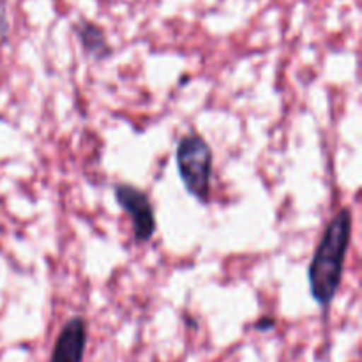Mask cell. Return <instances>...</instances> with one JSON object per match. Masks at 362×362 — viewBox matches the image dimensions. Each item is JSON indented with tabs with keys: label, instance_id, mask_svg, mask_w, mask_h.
<instances>
[{
	"label": "cell",
	"instance_id": "6da1fadb",
	"mask_svg": "<svg viewBox=\"0 0 362 362\" xmlns=\"http://www.w3.org/2000/svg\"><path fill=\"white\" fill-rule=\"evenodd\" d=\"M352 228L354 221L350 209L345 207L338 211V214L332 216L315 247L313 258L308 269L311 297L325 310L336 299L341 286L346 253L352 240Z\"/></svg>",
	"mask_w": 362,
	"mask_h": 362
},
{
	"label": "cell",
	"instance_id": "7a4b0ae2",
	"mask_svg": "<svg viewBox=\"0 0 362 362\" xmlns=\"http://www.w3.org/2000/svg\"><path fill=\"white\" fill-rule=\"evenodd\" d=\"M175 161L187 193L200 204H207L211 200L214 172V154L207 140L198 131H187L177 141Z\"/></svg>",
	"mask_w": 362,
	"mask_h": 362
},
{
	"label": "cell",
	"instance_id": "3957f363",
	"mask_svg": "<svg viewBox=\"0 0 362 362\" xmlns=\"http://www.w3.org/2000/svg\"><path fill=\"white\" fill-rule=\"evenodd\" d=\"M115 200L129 218L134 240L140 244L152 240L158 223H156V212L151 198L140 187L131 186V184H117Z\"/></svg>",
	"mask_w": 362,
	"mask_h": 362
},
{
	"label": "cell",
	"instance_id": "277c9868",
	"mask_svg": "<svg viewBox=\"0 0 362 362\" xmlns=\"http://www.w3.org/2000/svg\"><path fill=\"white\" fill-rule=\"evenodd\" d=\"M88 343V324L83 317H73L62 325L48 362H83Z\"/></svg>",
	"mask_w": 362,
	"mask_h": 362
},
{
	"label": "cell",
	"instance_id": "5b68a950",
	"mask_svg": "<svg viewBox=\"0 0 362 362\" xmlns=\"http://www.w3.org/2000/svg\"><path fill=\"white\" fill-rule=\"evenodd\" d=\"M73 32L87 55L94 57L95 60H105L112 57L113 49L106 37V32L98 23L88 20H78L73 23Z\"/></svg>",
	"mask_w": 362,
	"mask_h": 362
},
{
	"label": "cell",
	"instance_id": "8992f818",
	"mask_svg": "<svg viewBox=\"0 0 362 362\" xmlns=\"http://www.w3.org/2000/svg\"><path fill=\"white\" fill-rule=\"evenodd\" d=\"M276 325V322H274V318H262V320H258L257 322V325H255V327L258 329V331H269V329H272Z\"/></svg>",
	"mask_w": 362,
	"mask_h": 362
}]
</instances>
